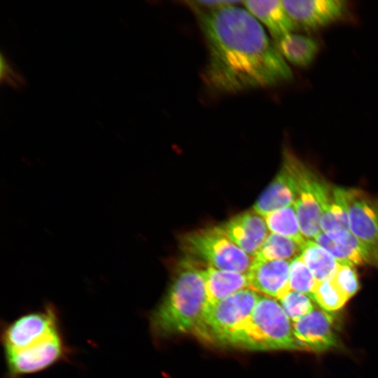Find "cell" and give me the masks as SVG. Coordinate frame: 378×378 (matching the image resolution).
<instances>
[{"mask_svg":"<svg viewBox=\"0 0 378 378\" xmlns=\"http://www.w3.org/2000/svg\"><path fill=\"white\" fill-rule=\"evenodd\" d=\"M196 13L207 46L203 78L212 91L235 94L292 78L287 62L247 10L237 5Z\"/></svg>","mask_w":378,"mask_h":378,"instance_id":"cell-1","label":"cell"},{"mask_svg":"<svg viewBox=\"0 0 378 378\" xmlns=\"http://www.w3.org/2000/svg\"><path fill=\"white\" fill-rule=\"evenodd\" d=\"M283 4L296 26L318 29L341 20L348 11L342 0H284Z\"/></svg>","mask_w":378,"mask_h":378,"instance_id":"cell-10","label":"cell"},{"mask_svg":"<svg viewBox=\"0 0 378 378\" xmlns=\"http://www.w3.org/2000/svg\"><path fill=\"white\" fill-rule=\"evenodd\" d=\"M282 164L295 181L293 206L302 234L307 239H315L322 232L321 216L332 188L287 148L283 151Z\"/></svg>","mask_w":378,"mask_h":378,"instance_id":"cell-5","label":"cell"},{"mask_svg":"<svg viewBox=\"0 0 378 378\" xmlns=\"http://www.w3.org/2000/svg\"><path fill=\"white\" fill-rule=\"evenodd\" d=\"M295 196V181L282 164L274 178L254 204L253 210L265 217L273 211L293 205Z\"/></svg>","mask_w":378,"mask_h":378,"instance_id":"cell-13","label":"cell"},{"mask_svg":"<svg viewBox=\"0 0 378 378\" xmlns=\"http://www.w3.org/2000/svg\"><path fill=\"white\" fill-rule=\"evenodd\" d=\"M317 281L300 255L290 261L289 267L290 290L304 293L311 297Z\"/></svg>","mask_w":378,"mask_h":378,"instance_id":"cell-22","label":"cell"},{"mask_svg":"<svg viewBox=\"0 0 378 378\" xmlns=\"http://www.w3.org/2000/svg\"><path fill=\"white\" fill-rule=\"evenodd\" d=\"M312 300L308 295L290 290L278 301L293 323L314 309Z\"/></svg>","mask_w":378,"mask_h":378,"instance_id":"cell-24","label":"cell"},{"mask_svg":"<svg viewBox=\"0 0 378 378\" xmlns=\"http://www.w3.org/2000/svg\"><path fill=\"white\" fill-rule=\"evenodd\" d=\"M243 6L268 29L275 41L292 33L297 27L282 1H244Z\"/></svg>","mask_w":378,"mask_h":378,"instance_id":"cell-14","label":"cell"},{"mask_svg":"<svg viewBox=\"0 0 378 378\" xmlns=\"http://www.w3.org/2000/svg\"><path fill=\"white\" fill-rule=\"evenodd\" d=\"M349 230L362 243L378 251V202L363 191L345 188Z\"/></svg>","mask_w":378,"mask_h":378,"instance_id":"cell-9","label":"cell"},{"mask_svg":"<svg viewBox=\"0 0 378 378\" xmlns=\"http://www.w3.org/2000/svg\"><path fill=\"white\" fill-rule=\"evenodd\" d=\"M332 279L348 299L354 296L360 287L356 271L351 265H340Z\"/></svg>","mask_w":378,"mask_h":378,"instance_id":"cell-25","label":"cell"},{"mask_svg":"<svg viewBox=\"0 0 378 378\" xmlns=\"http://www.w3.org/2000/svg\"><path fill=\"white\" fill-rule=\"evenodd\" d=\"M231 346L251 350H300L292 321L276 299L261 296Z\"/></svg>","mask_w":378,"mask_h":378,"instance_id":"cell-4","label":"cell"},{"mask_svg":"<svg viewBox=\"0 0 378 378\" xmlns=\"http://www.w3.org/2000/svg\"><path fill=\"white\" fill-rule=\"evenodd\" d=\"M1 83L4 81L11 86L18 87L22 83V78L11 66L7 59L1 54Z\"/></svg>","mask_w":378,"mask_h":378,"instance_id":"cell-27","label":"cell"},{"mask_svg":"<svg viewBox=\"0 0 378 378\" xmlns=\"http://www.w3.org/2000/svg\"><path fill=\"white\" fill-rule=\"evenodd\" d=\"M333 312L315 309L293 323L300 350L321 353L338 343Z\"/></svg>","mask_w":378,"mask_h":378,"instance_id":"cell-8","label":"cell"},{"mask_svg":"<svg viewBox=\"0 0 378 378\" xmlns=\"http://www.w3.org/2000/svg\"><path fill=\"white\" fill-rule=\"evenodd\" d=\"M302 246L292 239L270 232L253 257L255 260H288L301 253Z\"/></svg>","mask_w":378,"mask_h":378,"instance_id":"cell-20","label":"cell"},{"mask_svg":"<svg viewBox=\"0 0 378 378\" xmlns=\"http://www.w3.org/2000/svg\"><path fill=\"white\" fill-rule=\"evenodd\" d=\"M300 256L318 281L331 279L340 266L329 252L310 239L302 245Z\"/></svg>","mask_w":378,"mask_h":378,"instance_id":"cell-18","label":"cell"},{"mask_svg":"<svg viewBox=\"0 0 378 378\" xmlns=\"http://www.w3.org/2000/svg\"><path fill=\"white\" fill-rule=\"evenodd\" d=\"M290 260L258 261L253 259L247 273L250 288L277 300L290 290Z\"/></svg>","mask_w":378,"mask_h":378,"instance_id":"cell-12","label":"cell"},{"mask_svg":"<svg viewBox=\"0 0 378 378\" xmlns=\"http://www.w3.org/2000/svg\"><path fill=\"white\" fill-rule=\"evenodd\" d=\"M276 47L286 62L306 67L316 57L320 46L312 37L292 32L276 41Z\"/></svg>","mask_w":378,"mask_h":378,"instance_id":"cell-16","label":"cell"},{"mask_svg":"<svg viewBox=\"0 0 378 378\" xmlns=\"http://www.w3.org/2000/svg\"><path fill=\"white\" fill-rule=\"evenodd\" d=\"M204 277L209 304H214L245 288H250L247 274L204 268Z\"/></svg>","mask_w":378,"mask_h":378,"instance_id":"cell-15","label":"cell"},{"mask_svg":"<svg viewBox=\"0 0 378 378\" xmlns=\"http://www.w3.org/2000/svg\"><path fill=\"white\" fill-rule=\"evenodd\" d=\"M162 301L150 312V331L157 338L195 333L209 304L204 268L200 262L186 257Z\"/></svg>","mask_w":378,"mask_h":378,"instance_id":"cell-3","label":"cell"},{"mask_svg":"<svg viewBox=\"0 0 378 378\" xmlns=\"http://www.w3.org/2000/svg\"><path fill=\"white\" fill-rule=\"evenodd\" d=\"M260 295L248 288L209 304L195 335L206 342L230 345L250 316Z\"/></svg>","mask_w":378,"mask_h":378,"instance_id":"cell-7","label":"cell"},{"mask_svg":"<svg viewBox=\"0 0 378 378\" xmlns=\"http://www.w3.org/2000/svg\"><path fill=\"white\" fill-rule=\"evenodd\" d=\"M314 239V241L329 252L340 265L354 266L365 264L363 258L357 252L330 239L323 232Z\"/></svg>","mask_w":378,"mask_h":378,"instance_id":"cell-23","label":"cell"},{"mask_svg":"<svg viewBox=\"0 0 378 378\" xmlns=\"http://www.w3.org/2000/svg\"><path fill=\"white\" fill-rule=\"evenodd\" d=\"M264 218L270 232L292 239L302 246L306 241L293 205L273 211Z\"/></svg>","mask_w":378,"mask_h":378,"instance_id":"cell-19","label":"cell"},{"mask_svg":"<svg viewBox=\"0 0 378 378\" xmlns=\"http://www.w3.org/2000/svg\"><path fill=\"white\" fill-rule=\"evenodd\" d=\"M311 298L321 309L329 312L340 309L349 300L332 279L317 281Z\"/></svg>","mask_w":378,"mask_h":378,"instance_id":"cell-21","label":"cell"},{"mask_svg":"<svg viewBox=\"0 0 378 378\" xmlns=\"http://www.w3.org/2000/svg\"><path fill=\"white\" fill-rule=\"evenodd\" d=\"M180 242L186 257L218 270L247 274L253 262V258L232 241L220 226L189 232Z\"/></svg>","mask_w":378,"mask_h":378,"instance_id":"cell-6","label":"cell"},{"mask_svg":"<svg viewBox=\"0 0 378 378\" xmlns=\"http://www.w3.org/2000/svg\"><path fill=\"white\" fill-rule=\"evenodd\" d=\"M0 341L5 362L2 378H25L71 361L59 310L52 303L1 321Z\"/></svg>","mask_w":378,"mask_h":378,"instance_id":"cell-2","label":"cell"},{"mask_svg":"<svg viewBox=\"0 0 378 378\" xmlns=\"http://www.w3.org/2000/svg\"><path fill=\"white\" fill-rule=\"evenodd\" d=\"M220 227L232 241L253 258L270 234L264 216L253 209L231 218Z\"/></svg>","mask_w":378,"mask_h":378,"instance_id":"cell-11","label":"cell"},{"mask_svg":"<svg viewBox=\"0 0 378 378\" xmlns=\"http://www.w3.org/2000/svg\"><path fill=\"white\" fill-rule=\"evenodd\" d=\"M240 1H189L186 3L195 12L215 10L230 6H237L242 4Z\"/></svg>","mask_w":378,"mask_h":378,"instance_id":"cell-26","label":"cell"},{"mask_svg":"<svg viewBox=\"0 0 378 378\" xmlns=\"http://www.w3.org/2000/svg\"><path fill=\"white\" fill-rule=\"evenodd\" d=\"M320 226L321 231L326 234L349 230L345 188H332L330 196L323 208Z\"/></svg>","mask_w":378,"mask_h":378,"instance_id":"cell-17","label":"cell"}]
</instances>
